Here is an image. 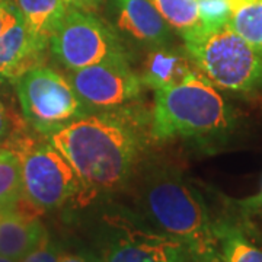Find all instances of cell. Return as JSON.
<instances>
[{"label": "cell", "instance_id": "cell-1", "mask_svg": "<svg viewBox=\"0 0 262 262\" xmlns=\"http://www.w3.org/2000/svg\"><path fill=\"white\" fill-rule=\"evenodd\" d=\"M44 137L75 168L82 203L127 187L146 147L140 117L128 108L86 114Z\"/></svg>", "mask_w": 262, "mask_h": 262}, {"label": "cell", "instance_id": "cell-2", "mask_svg": "<svg viewBox=\"0 0 262 262\" xmlns=\"http://www.w3.org/2000/svg\"><path fill=\"white\" fill-rule=\"evenodd\" d=\"M130 182L136 201L160 232L175 239L191 262H222L220 244L206 203L178 168L141 159Z\"/></svg>", "mask_w": 262, "mask_h": 262}, {"label": "cell", "instance_id": "cell-3", "mask_svg": "<svg viewBox=\"0 0 262 262\" xmlns=\"http://www.w3.org/2000/svg\"><path fill=\"white\" fill-rule=\"evenodd\" d=\"M236 120L219 88L196 70L179 83L155 91L150 133L156 140L217 141L234 130Z\"/></svg>", "mask_w": 262, "mask_h": 262}, {"label": "cell", "instance_id": "cell-4", "mask_svg": "<svg viewBox=\"0 0 262 262\" xmlns=\"http://www.w3.org/2000/svg\"><path fill=\"white\" fill-rule=\"evenodd\" d=\"M182 41L196 70L215 88L239 94L262 92V56L229 24L198 28Z\"/></svg>", "mask_w": 262, "mask_h": 262}, {"label": "cell", "instance_id": "cell-5", "mask_svg": "<svg viewBox=\"0 0 262 262\" xmlns=\"http://www.w3.org/2000/svg\"><path fill=\"white\" fill-rule=\"evenodd\" d=\"M5 149L19 158L22 195L37 211L56 210L72 200L82 201L83 185L79 175L46 137L39 140L18 131Z\"/></svg>", "mask_w": 262, "mask_h": 262}, {"label": "cell", "instance_id": "cell-6", "mask_svg": "<svg viewBox=\"0 0 262 262\" xmlns=\"http://www.w3.org/2000/svg\"><path fill=\"white\" fill-rule=\"evenodd\" d=\"M48 50L69 72L102 63L131 64L130 48L105 18L72 8L53 34Z\"/></svg>", "mask_w": 262, "mask_h": 262}, {"label": "cell", "instance_id": "cell-7", "mask_svg": "<svg viewBox=\"0 0 262 262\" xmlns=\"http://www.w3.org/2000/svg\"><path fill=\"white\" fill-rule=\"evenodd\" d=\"M15 88L25 121L41 136L92 113L69 79L51 67L31 69L15 80Z\"/></svg>", "mask_w": 262, "mask_h": 262}, {"label": "cell", "instance_id": "cell-8", "mask_svg": "<svg viewBox=\"0 0 262 262\" xmlns=\"http://www.w3.org/2000/svg\"><path fill=\"white\" fill-rule=\"evenodd\" d=\"M99 262H185L182 246L140 217L120 210L105 213L99 226Z\"/></svg>", "mask_w": 262, "mask_h": 262}, {"label": "cell", "instance_id": "cell-9", "mask_svg": "<svg viewBox=\"0 0 262 262\" xmlns=\"http://www.w3.org/2000/svg\"><path fill=\"white\" fill-rule=\"evenodd\" d=\"M70 84L82 102L94 111L122 110L136 102L143 83L130 63H102L70 70Z\"/></svg>", "mask_w": 262, "mask_h": 262}, {"label": "cell", "instance_id": "cell-10", "mask_svg": "<svg viewBox=\"0 0 262 262\" xmlns=\"http://www.w3.org/2000/svg\"><path fill=\"white\" fill-rule=\"evenodd\" d=\"M103 12L127 47L150 50L173 42V29L150 0H106Z\"/></svg>", "mask_w": 262, "mask_h": 262}, {"label": "cell", "instance_id": "cell-11", "mask_svg": "<svg viewBox=\"0 0 262 262\" xmlns=\"http://www.w3.org/2000/svg\"><path fill=\"white\" fill-rule=\"evenodd\" d=\"M46 53L32 41L13 0H0V84L42 66Z\"/></svg>", "mask_w": 262, "mask_h": 262}, {"label": "cell", "instance_id": "cell-12", "mask_svg": "<svg viewBox=\"0 0 262 262\" xmlns=\"http://www.w3.org/2000/svg\"><path fill=\"white\" fill-rule=\"evenodd\" d=\"M37 213L24 196L15 207L0 211V255L20 261L37 246L47 233Z\"/></svg>", "mask_w": 262, "mask_h": 262}, {"label": "cell", "instance_id": "cell-13", "mask_svg": "<svg viewBox=\"0 0 262 262\" xmlns=\"http://www.w3.org/2000/svg\"><path fill=\"white\" fill-rule=\"evenodd\" d=\"M196 72L185 46L170 42L147 50L141 64V83L150 89L159 91L187 79Z\"/></svg>", "mask_w": 262, "mask_h": 262}, {"label": "cell", "instance_id": "cell-14", "mask_svg": "<svg viewBox=\"0 0 262 262\" xmlns=\"http://www.w3.org/2000/svg\"><path fill=\"white\" fill-rule=\"evenodd\" d=\"M13 3L35 46L47 53L50 39L69 10L64 0H13Z\"/></svg>", "mask_w": 262, "mask_h": 262}, {"label": "cell", "instance_id": "cell-15", "mask_svg": "<svg viewBox=\"0 0 262 262\" xmlns=\"http://www.w3.org/2000/svg\"><path fill=\"white\" fill-rule=\"evenodd\" d=\"M229 25L262 56V0H229Z\"/></svg>", "mask_w": 262, "mask_h": 262}, {"label": "cell", "instance_id": "cell-16", "mask_svg": "<svg viewBox=\"0 0 262 262\" xmlns=\"http://www.w3.org/2000/svg\"><path fill=\"white\" fill-rule=\"evenodd\" d=\"M222 262H262V249L251 244L237 227L229 223L215 225Z\"/></svg>", "mask_w": 262, "mask_h": 262}, {"label": "cell", "instance_id": "cell-17", "mask_svg": "<svg viewBox=\"0 0 262 262\" xmlns=\"http://www.w3.org/2000/svg\"><path fill=\"white\" fill-rule=\"evenodd\" d=\"M181 37L200 28L198 0H150Z\"/></svg>", "mask_w": 262, "mask_h": 262}, {"label": "cell", "instance_id": "cell-18", "mask_svg": "<svg viewBox=\"0 0 262 262\" xmlns=\"http://www.w3.org/2000/svg\"><path fill=\"white\" fill-rule=\"evenodd\" d=\"M22 196L19 158L12 150L0 149V211L16 206Z\"/></svg>", "mask_w": 262, "mask_h": 262}, {"label": "cell", "instance_id": "cell-19", "mask_svg": "<svg viewBox=\"0 0 262 262\" xmlns=\"http://www.w3.org/2000/svg\"><path fill=\"white\" fill-rule=\"evenodd\" d=\"M200 28L214 29L229 24V0H198Z\"/></svg>", "mask_w": 262, "mask_h": 262}, {"label": "cell", "instance_id": "cell-20", "mask_svg": "<svg viewBox=\"0 0 262 262\" xmlns=\"http://www.w3.org/2000/svg\"><path fill=\"white\" fill-rule=\"evenodd\" d=\"M61 248L57 244L56 241H53L50 237V234L46 233V236L38 242V245L27 253L20 262H58Z\"/></svg>", "mask_w": 262, "mask_h": 262}, {"label": "cell", "instance_id": "cell-21", "mask_svg": "<svg viewBox=\"0 0 262 262\" xmlns=\"http://www.w3.org/2000/svg\"><path fill=\"white\" fill-rule=\"evenodd\" d=\"M13 127H15V120L10 117L6 105L0 99V149H5L10 139L18 133Z\"/></svg>", "mask_w": 262, "mask_h": 262}, {"label": "cell", "instance_id": "cell-22", "mask_svg": "<svg viewBox=\"0 0 262 262\" xmlns=\"http://www.w3.org/2000/svg\"><path fill=\"white\" fill-rule=\"evenodd\" d=\"M105 2L106 0H64L69 8L91 13H99L105 6Z\"/></svg>", "mask_w": 262, "mask_h": 262}, {"label": "cell", "instance_id": "cell-23", "mask_svg": "<svg viewBox=\"0 0 262 262\" xmlns=\"http://www.w3.org/2000/svg\"><path fill=\"white\" fill-rule=\"evenodd\" d=\"M58 262H99V259L91 253L61 251Z\"/></svg>", "mask_w": 262, "mask_h": 262}, {"label": "cell", "instance_id": "cell-24", "mask_svg": "<svg viewBox=\"0 0 262 262\" xmlns=\"http://www.w3.org/2000/svg\"><path fill=\"white\" fill-rule=\"evenodd\" d=\"M246 208H258V207H262V187L261 191L256 194V195L251 196V198H248V200H245L244 203H242Z\"/></svg>", "mask_w": 262, "mask_h": 262}, {"label": "cell", "instance_id": "cell-25", "mask_svg": "<svg viewBox=\"0 0 262 262\" xmlns=\"http://www.w3.org/2000/svg\"><path fill=\"white\" fill-rule=\"evenodd\" d=\"M0 262H20V261H18V259H12V258H8V256L0 255Z\"/></svg>", "mask_w": 262, "mask_h": 262}]
</instances>
